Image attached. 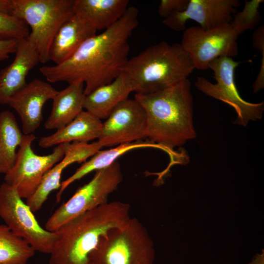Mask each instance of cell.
Wrapping results in <instances>:
<instances>
[{"label": "cell", "instance_id": "6da1fadb", "mask_svg": "<svg viewBox=\"0 0 264 264\" xmlns=\"http://www.w3.org/2000/svg\"><path fill=\"white\" fill-rule=\"evenodd\" d=\"M138 15L137 8L129 6L116 23L86 40L67 60L43 66L40 72L50 83L82 81L85 95L111 83L129 59V39L138 25Z\"/></svg>", "mask_w": 264, "mask_h": 264}, {"label": "cell", "instance_id": "7a4b0ae2", "mask_svg": "<svg viewBox=\"0 0 264 264\" xmlns=\"http://www.w3.org/2000/svg\"><path fill=\"white\" fill-rule=\"evenodd\" d=\"M134 99L143 108L147 122L146 137L171 154L195 138L193 101L188 79L147 94L135 93Z\"/></svg>", "mask_w": 264, "mask_h": 264}, {"label": "cell", "instance_id": "3957f363", "mask_svg": "<svg viewBox=\"0 0 264 264\" xmlns=\"http://www.w3.org/2000/svg\"><path fill=\"white\" fill-rule=\"evenodd\" d=\"M129 204L107 202L74 218L56 231L49 264H91L89 256L103 237L131 219Z\"/></svg>", "mask_w": 264, "mask_h": 264}, {"label": "cell", "instance_id": "277c9868", "mask_svg": "<svg viewBox=\"0 0 264 264\" xmlns=\"http://www.w3.org/2000/svg\"><path fill=\"white\" fill-rule=\"evenodd\" d=\"M195 69L180 44L162 42L129 59L122 69L129 76L134 91L152 93L188 79Z\"/></svg>", "mask_w": 264, "mask_h": 264}, {"label": "cell", "instance_id": "5b68a950", "mask_svg": "<svg viewBox=\"0 0 264 264\" xmlns=\"http://www.w3.org/2000/svg\"><path fill=\"white\" fill-rule=\"evenodd\" d=\"M74 0H0V13L24 21L31 28L28 38L34 44L40 62L50 61L56 34L74 15Z\"/></svg>", "mask_w": 264, "mask_h": 264}, {"label": "cell", "instance_id": "8992f818", "mask_svg": "<svg viewBox=\"0 0 264 264\" xmlns=\"http://www.w3.org/2000/svg\"><path fill=\"white\" fill-rule=\"evenodd\" d=\"M155 251L148 231L136 218L103 237L91 253V264H154Z\"/></svg>", "mask_w": 264, "mask_h": 264}, {"label": "cell", "instance_id": "52a82bcc", "mask_svg": "<svg viewBox=\"0 0 264 264\" xmlns=\"http://www.w3.org/2000/svg\"><path fill=\"white\" fill-rule=\"evenodd\" d=\"M122 179L120 165L116 161L95 171L92 179L79 188L48 219L45 229L55 232L74 218L107 203L109 195L117 189Z\"/></svg>", "mask_w": 264, "mask_h": 264}, {"label": "cell", "instance_id": "ba28073f", "mask_svg": "<svg viewBox=\"0 0 264 264\" xmlns=\"http://www.w3.org/2000/svg\"><path fill=\"white\" fill-rule=\"evenodd\" d=\"M239 64L232 58L216 59L210 64L209 68L214 72L217 83L213 84L203 77H198L195 86L205 95L231 106L237 114L234 124L246 127L250 121L262 118L264 103H249L241 97L234 79L235 70Z\"/></svg>", "mask_w": 264, "mask_h": 264}, {"label": "cell", "instance_id": "9c48e42d", "mask_svg": "<svg viewBox=\"0 0 264 264\" xmlns=\"http://www.w3.org/2000/svg\"><path fill=\"white\" fill-rule=\"evenodd\" d=\"M0 217L15 235L35 251L50 254L57 240L56 232L41 226L16 189L4 182L0 185Z\"/></svg>", "mask_w": 264, "mask_h": 264}, {"label": "cell", "instance_id": "30bf717a", "mask_svg": "<svg viewBox=\"0 0 264 264\" xmlns=\"http://www.w3.org/2000/svg\"><path fill=\"white\" fill-rule=\"evenodd\" d=\"M36 138L33 134H24L14 164L4 177V182L14 188L22 198L27 199L35 192L44 174L65 154L64 143L57 145L50 154H36L31 147Z\"/></svg>", "mask_w": 264, "mask_h": 264}, {"label": "cell", "instance_id": "8fae6325", "mask_svg": "<svg viewBox=\"0 0 264 264\" xmlns=\"http://www.w3.org/2000/svg\"><path fill=\"white\" fill-rule=\"evenodd\" d=\"M238 36L230 23L210 30L192 26L184 31L180 44L189 53L195 69L206 70L216 59L232 58L238 54Z\"/></svg>", "mask_w": 264, "mask_h": 264}, {"label": "cell", "instance_id": "7c38bea8", "mask_svg": "<svg viewBox=\"0 0 264 264\" xmlns=\"http://www.w3.org/2000/svg\"><path fill=\"white\" fill-rule=\"evenodd\" d=\"M102 123L98 141L104 147L118 146L146 137L145 111L134 98L120 103Z\"/></svg>", "mask_w": 264, "mask_h": 264}, {"label": "cell", "instance_id": "4fadbf2b", "mask_svg": "<svg viewBox=\"0 0 264 264\" xmlns=\"http://www.w3.org/2000/svg\"><path fill=\"white\" fill-rule=\"evenodd\" d=\"M238 0H189L185 10L175 12L162 22L176 31H184L187 20H192L204 30H210L230 23L237 8Z\"/></svg>", "mask_w": 264, "mask_h": 264}, {"label": "cell", "instance_id": "5bb4252c", "mask_svg": "<svg viewBox=\"0 0 264 264\" xmlns=\"http://www.w3.org/2000/svg\"><path fill=\"white\" fill-rule=\"evenodd\" d=\"M64 145L63 158L44 174L36 190L26 199V203L33 213L41 208L52 191L60 189L61 175L66 167L75 162L84 163L103 147L98 141L91 143L73 142Z\"/></svg>", "mask_w": 264, "mask_h": 264}, {"label": "cell", "instance_id": "9a60e30c", "mask_svg": "<svg viewBox=\"0 0 264 264\" xmlns=\"http://www.w3.org/2000/svg\"><path fill=\"white\" fill-rule=\"evenodd\" d=\"M58 91L49 83L36 79L12 96L8 105L19 115L24 134H33L40 127L44 104Z\"/></svg>", "mask_w": 264, "mask_h": 264}, {"label": "cell", "instance_id": "2e32d148", "mask_svg": "<svg viewBox=\"0 0 264 264\" xmlns=\"http://www.w3.org/2000/svg\"><path fill=\"white\" fill-rule=\"evenodd\" d=\"M13 62L0 71V104L8 105L26 84L29 71L40 62L34 44L27 37L18 41Z\"/></svg>", "mask_w": 264, "mask_h": 264}, {"label": "cell", "instance_id": "e0dca14e", "mask_svg": "<svg viewBox=\"0 0 264 264\" xmlns=\"http://www.w3.org/2000/svg\"><path fill=\"white\" fill-rule=\"evenodd\" d=\"M96 30L79 16L74 15L64 22L51 43L50 61L60 64L69 59L88 39L96 34Z\"/></svg>", "mask_w": 264, "mask_h": 264}, {"label": "cell", "instance_id": "ac0fdd59", "mask_svg": "<svg viewBox=\"0 0 264 264\" xmlns=\"http://www.w3.org/2000/svg\"><path fill=\"white\" fill-rule=\"evenodd\" d=\"M134 91L131 79L124 71L111 83L86 95L84 108L100 119H107L120 103Z\"/></svg>", "mask_w": 264, "mask_h": 264}, {"label": "cell", "instance_id": "d6986e66", "mask_svg": "<svg viewBox=\"0 0 264 264\" xmlns=\"http://www.w3.org/2000/svg\"><path fill=\"white\" fill-rule=\"evenodd\" d=\"M84 83L77 80L58 91L54 96L52 110L44 123L48 130H59L71 122L83 110L85 98Z\"/></svg>", "mask_w": 264, "mask_h": 264}, {"label": "cell", "instance_id": "ffe728a7", "mask_svg": "<svg viewBox=\"0 0 264 264\" xmlns=\"http://www.w3.org/2000/svg\"><path fill=\"white\" fill-rule=\"evenodd\" d=\"M101 119L90 112L83 110L65 127L54 133L40 138L39 145L48 148L65 143H88L98 138L102 127Z\"/></svg>", "mask_w": 264, "mask_h": 264}, {"label": "cell", "instance_id": "44dd1931", "mask_svg": "<svg viewBox=\"0 0 264 264\" xmlns=\"http://www.w3.org/2000/svg\"><path fill=\"white\" fill-rule=\"evenodd\" d=\"M128 0H74V14L96 31L104 30L116 23L129 7Z\"/></svg>", "mask_w": 264, "mask_h": 264}, {"label": "cell", "instance_id": "7402d4cb", "mask_svg": "<svg viewBox=\"0 0 264 264\" xmlns=\"http://www.w3.org/2000/svg\"><path fill=\"white\" fill-rule=\"evenodd\" d=\"M154 148L166 151L163 147L152 142H141L139 141L122 144L116 147L104 151H99L88 160L85 162L75 173L61 182V187L56 195V201L59 202L61 196L66 188L71 183L79 180L92 171H96L106 168L116 159L126 153L138 148Z\"/></svg>", "mask_w": 264, "mask_h": 264}, {"label": "cell", "instance_id": "603a6c76", "mask_svg": "<svg viewBox=\"0 0 264 264\" xmlns=\"http://www.w3.org/2000/svg\"><path fill=\"white\" fill-rule=\"evenodd\" d=\"M24 134L12 112H0V173L5 174L13 167Z\"/></svg>", "mask_w": 264, "mask_h": 264}, {"label": "cell", "instance_id": "cb8c5ba5", "mask_svg": "<svg viewBox=\"0 0 264 264\" xmlns=\"http://www.w3.org/2000/svg\"><path fill=\"white\" fill-rule=\"evenodd\" d=\"M35 251L5 224L0 225V264H26Z\"/></svg>", "mask_w": 264, "mask_h": 264}, {"label": "cell", "instance_id": "d4e9b609", "mask_svg": "<svg viewBox=\"0 0 264 264\" xmlns=\"http://www.w3.org/2000/svg\"><path fill=\"white\" fill-rule=\"evenodd\" d=\"M263 0L245 1L242 11L235 13L230 24L238 35L247 30L252 29L261 19L259 7Z\"/></svg>", "mask_w": 264, "mask_h": 264}, {"label": "cell", "instance_id": "484cf974", "mask_svg": "<svg viewBox=\"0 0 264 264\" xmlns=\"http://www.w3.org/2000/svg\"><path fill=\"white\" fill-rule=\"evenodd\" d=\"M29 34L28 26L24 21L0 13V40L20 41L27 38Z\"/></svg>", "mask_w": 264, "mask_h": 264}, {"label": "cell", "instance_id": "4316f807", "mask_svg": "<svg viewBox=\"0 0 264 264\" xmlns=\"http://www.w3.org/2000/svg\"><path fill=\"white\" fill-rule=\"evenodd\" d=\"M189 0H162L158 6V14L165 19L174 13L182 12L187 8Z\"/></svg>", "mask_w": 264, "mask_h": 264}, {"label": "cell", "instance_id": "83f0119b", "mask_svg": "<svg viewBox=\"0 0 264 264\" xmlns=\"http://www.w3.org/2000/svg\"><path fill=\"white\" fill-rule=\"evenodd\" d=\"M18 41L14 39L0 40V62L8 59L11 54L15 53Z\"/></svg>", "mask_w": 264, "mask_h": 264}, {"label": "cell", "instance_id": "f1b7e54d", "mask_svg": "<svg viewBox=\"0 0 264 264\" xmlns=\"http://www.w3.org/2000/svg\"><path fill=\"white\" fill-rule=\"evenodd\" d=\"M253 46L261 51L264 52V26H260L254 31L253 35Z\"/></svg>", "mask_w": 264, "mask_h": 264}, {"label": "cell", "instance_id": "f546056e", "mask_svg": "<svg viewBox=\"0 0 264 264\" xmlns=\"http://www.w3.org/2000/svg\"><path fill=\"white\" fill-rule=\"evenodd\" d=\"M248 264H264V251L263 249L261 254H257L253 258L252 261Z\"/></svg>", "mask_w": 264, "mask_h": 264}]
</instances>
